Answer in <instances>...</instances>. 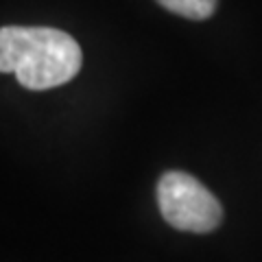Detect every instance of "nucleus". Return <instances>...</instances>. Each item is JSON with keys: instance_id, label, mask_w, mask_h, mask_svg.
I'll list each match as a JSON object with an SVG mask.
<instances>
[{"instance_id": "nucleus-1", "label": "nucleus", "mask_w": 262, "mask_h": 262, "mask_svg": "<svg viewBox=\"0 0 262 262\" xmlns=\"http://www.w3.org/2000/svg\"><path fill=\"white\" fill-rule=\"evenodd\" d=\"M83 63L77 39L51 27L0 29V70L27 90H51L72 81Z\"/></svg>"}, {"instance_id": "nucleus-2", "label": "nucleus", "mask_w": 262, "mask_h": 262, "mask_svg": "<svg viewBox=\"0 0 262 262\" xmlns=\"http://www.w3.org/2000/svg\"><path fill=\"white\" fill-rule=\"evenodd\" d=\"M158 206L164 221L182 232L206 234L221 225L223 208L199 179L170 170L158 184Z\"/></svg>"}, {"instance_id": "nucleus-3", "label": "nucleus", "mask_w": 262, "mask_h": 262, "mask_svg": "<svg viewBox=\"0 0 262 262\" xmlns=\"http://www.w3.org/2000/svg\"><path fill=\"white\" fill-rule=\"evenodd\" d=\"M164 9L184 15L188 20H206L216 9L219 0H158Z\"/></svg>"}]
</instances>
